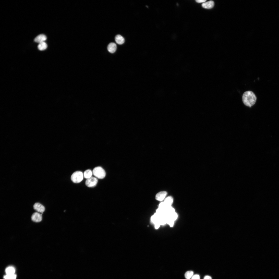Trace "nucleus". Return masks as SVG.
Instances as JSON below:
<instances>
[{
	"instance_id": "nucleus-13",
	"label": "nucleus",
	"mask_w": 279,
	"mask_h": 279,
	"mask_svg": "<svg viewBox=\"0 0 279 279\" xmlns=\"http://www.w3.org/2000/svg\"><path fill=\"white\" fill-rule=\"evenodd\" d=\"M160 217L156 213H155L151 217V222L154 224L159 222Z\"/></svg>"
},
{
	"instance_id": "nucleus-14",
	"label": "nucleus",
	"mask_w": 279,
	"mask_h": 279,
	"mask_svg": "<svg viewBox=\"0 0 279 279\" xmlns=\"http://www.w3.org/2000/svg\"><path fill=\"white\" fill-rule=\"evenodd\" d=\"M15 270L14 268L10 266L7 268L6 269L5 272L6 274L11 275L15 274Z\"/></svg>"
},
{
	"instance_id": "nucleus-15",
	"label": "nucleus",
	"mask_w": 279,
	"mask_h": 279,
	"mask_svg": "<svg viewBox=\"0 0 279 279\" xmlns=\"http://www.w3.org/2000/svg\"><path fill=\"white\" fill-rule=\"evenodd\" d=\"M92 171L90 169H88L84 172L83 176L85 178L88 179L92 177Z\"/></svg>"
},
{
	"instance_id": "nucleus-10",
	"label": "nucleus",
	"mask_w": 279,
	"mask_h": 279,
	"mask_svg": "<svg viewBox=\"0 0 279 279\" xmlns=\"http://www.w3.org/2000/svg\"><path fill=\"white\" fill-rule=\"evenodd\" d=\"M214 4L213 1H210L203 3L202 6L203 8L209 9L212 8L214 6Z\"/></svg>"
},
{
	"instance_id": "nucleus-26",
	"label": "nucleus",
	"mask_w": 279,
	"mask_h": 279,
	"mask_svg": "<svg viewBox=\"0 0 279 279\" xmlns=\"http://www.w3.org/2000/svg\"><path fill=\"white\" fill-rule=\"evenodd\" d=\"M203 279H212V278L210 276L207 275L204 277Z\"/></svg>"
},
{
	"instance_id": "nucleus-11",
	"label": "nucleus",
	"mask_w": 279,
	"mask_h": 279,
	"mask_svg": "<svg viewBox=\"0 0 279 279\" xmlns=\"http://www.w3.org/2000/svg\"><path fill=\"white\" fill-rule=\"evenodd\" d=\"M115 40L117 43L119 45H122L125 42L124 38L120 35H117L116 36L115 38Z\"/></svg>"
},
{
	"instance_id": "nucleus-24",
	"label": "nucleus",
	"mask_w": 279,
	"mask_h": 279,
	"mask_svg": "<svg viewBox=\"0 0 279 279\" xmlns=\"http://www.w3.org/2000/svg\"><path fill=\"white\" fill-rule=\"evenodd\" d=\"M191 279H200V276L199 275L196 274L193 276Z\"/></svg>"
},
{
	"instance_id": "nucleus-18",
	"label": "nucleus",
	"mask_w": 279,
	"mask_h": 279,
	"mask_svg": "<svg viewBox=\"0 0 279 279\" xmlns=\"http://www.w3.org/2000/svg\"><path fill=\"white\" fill-rule=\"evenodd\" d=\"M194 272L192 271H189L185 273V276L187 279H190L193 276Z\"/></svg>"
},
{
	"instance_id": "nucleus-5",
	"label": "nucleus",
	"mask_w": 279,
	"mask_h": 279,
	"mask_svg": "<svg viewBox=\"0 0 279 279\" xmlns=\"http://www.w3.org/2000/svg\"><path fill=\"white\" fill-rule=\"evenodd\" d=\"M32 221L36 223L41 222L42 220V214L37 212L34 213L31 217Z\"/></svg>"
},
{
	"instance_id": "nucleus-8",
	"label": "nucleus",
	"mask_w": 279,
	"mask_h": 279,
	"mask_svg": "<svg viewBox=\"0 0 279 279\" xmlns=\"http://www.w3.org/2000/svg\"><path fill=\"white\" fill-rule=\"evenodd\" d=\"M47 39L46 36L44 34H40L37 36L34 39V41L39 44L44 42Z\"/></svg>"
},
{
	"instance_id": "nucleus-7",
	"label": "nucleus",
	"mask_w": 279,
	"mask_h": 279,
	"mask_svg": "<svg viewBox=\"0 0 279 279\" xmlns=\"http://www.w3.org/2000/svg\"><path fill=\"white\" fill-rule=\"evenodd\" d=\"M167 194L166 191H161L158 193L156 196V199L158 201H162L165 198Z\"/></svg>"
},
{
	"instance_id": "nucleus-17",
	"label": "nucleus",
	"mask_w": 279,
	"mask_h": 279,
	"mask_svg": "<svg viewBox=\"0 0 279 279\" xmlns=\"http://www.w3.org/2000/svg\"><path fill=\"white\" fill-rule=\"evenodd\" d=\"M165 211L167 215H169L175 212V209L171 206L166 207L165 209Z\"/></svg>"
},
{
	"instance_id": "nucleus-2",
	"label": "nucleus",
	"mask_w": 279,
	"mask_h": 279,
	"mask_svg": "<svg viewBox=\"0 0 279 279\" xmlns=\"http://www.w3.org/2000/svg\"><path fill=\"white\" fill-rule=\"evenodd\" d=\"M93 173L97 178L101 179L104 178L106 176L105 170L100 166L95 167L93 169Z\"/></svg>"
},
{
	"instance_id": "nucleus-23",
	"label": "nucleus",
	"mask_w": 279,
	"mask_h": 279,
	"mask_svg": "<svg viewBox=\"0 0 279 279\" xmlns=\"http://www.w3.org/2000/svg\"><path fill=\"white\" fill-rule=\"evenodd\" d=\"M154 225H155V228L156 229H158L161 225L160 221L156 223Z\"/></svg>"
},
{
	"instance_id": "nucleus-19",
	"label": "nucleus",
	"mask_w": 279,
	"mask_h": 279,
	"mask_svg": "<svg viewBox=\"0 0 279 279\" xmlns=\"http://www.w3.org/2000/svg\"><path fill=\"white\" fill-rule=\"evenodd\" d=\"M174 221L167 215V224L171 227H173L174 226Z\"/></svg>"
},
{
	"instance_id": "nucleus-9",
	"label": "nucleus",
	"mask_w": 279,
	"mask_h": 279,
	"mask_svg": "<svg viewBox=\"0 0 279 279\" xmlns=\"http://www.w3.org/2000/svg\"><path fill=\"white\" fill-rule=\"evenodd\" d=\"M117 48L116 45L113 42L110 43L107 47L108 51L111 53H114L116 51Z\"/></svg>"
},
{
	"instance_id": "nucleus-4",
	"label": "nucleus",
	"mask_w": 279,
	"mask_h": 279,
	"mask_svg": "<svg viewBox=\"0 0 279 279\" xmlns=\"http://www.w3.org/2000/svg\"><path fill=\"white\" fill-rule=\"evenodd\" d=\"M98 182V180L96 178L91 177L87 179L86 181L85 184L89 187H92L95 186Z\"/></svg>"
},
{
	"instance_id": "nucleus-6",
	"label": "nucleus",
	"mask_w": 279,
	"mask_h": 279,
	"mask_svg": "<svg viewBox=\"0 0 279 279\" xmlns=\"http://www.w3.org/2000/svg\"><path fill=\"white\" fill-rule=\"evenodd\" d=\"M34 209L37 212L42 213L45 210V207L40 203H35L33 205Z\"/></svg>"
},
{
	"instance_id": "nucleus-3",
	"label": "nucleus",
	"mask_w": 279,
	"mask_h": 279,
	"mask_svg": "<svg viewBox=\"0 0 279 279\" xmlns=\"http://www.w3.org/2000/svg\"><path fill=\"white\" fill-rule=\"evenodd\" d=\"M83 175L81 171H77L72 175L71 179L74 183H78L81 182L83 179Z\"/></svg>"
},
{
	"instance_id": "nucleus-22",
	"label": "nucleus",
	"mask_w": 279,
	"mask_h": 279,
	"mask_svg": "<svg viewBox=\"0 0 279 279\" xmlns=\"http://www.w3.org/2000/svg\"><path fill=\"white\" fill-rule=\"evenodd\" d=\"M159 207L165 209L167 207L164 202H162L159 204Z\"/></svg>"
},
{
	"instance_id": "nucleus-21",
	"label": "nucleus",
	"mask_w": 279,
	"mask_h": 279,
	"mask_svg": "<svg viewBox=\"0 0 279 279\" xmlns=\"http://www.w3.org/2000/svg\"><path fill=\"white\" fill-rule=\"evenodd\" d=\"M16 275L15 274L11 275L6 274L5 275L4 278L5 279H16Z\"/></svg>"
},
{
	"instance_id": "nucleus-25",
	"label": "nucleus",
	"mask_w": 279,
	"mask_h": 279,
	"mask_svg": "<svg viewBox=\"0 0 279 279\" xmlns=\"http://www.w3.org/2000/svg\"><path fill=\"white\" fill-rule=\"evenodd\" d=\"M196 2L198 3H204L206 1V0H196Z\"/></svg>"
},
{
	"instance_id": "nucleus-16",
	"label": "nucleus",
	"mask_w": 279,
	"mask_h": 279,
	"mask_svg": "<svg viewBox=\"0 0 279 279\" xmlns=\"http://www.w3.org/2000/svg\"><path fill=\"white\" fill-rule=\"evenodd\" d=\"M38 47L39 50L42 51L46 49L47 47V45L45 42H43L39 44Z\"/></svg>"
},
{
	"instance_id": "nucleus-20",
	"label": "nucleus",
	"mask_w": 279,
	"mask_h": 279,
	"mask_svg": "<svg viewBox=\"0 0 279 279\" xmlns=\"http://www.w3.org/2000/svg\"><path fill=\"white\" fill-rule=\"evenodd\" d=\"M167 215L175 221L177 219L178 217V214L175 212L169 214V215Z\"/></svg>"
},
{
	"instance_id": "nucleus-12",
	"label": "nucleus",
	"mask_w": 279,
	"mask_h": 279,
	"mask_svg": "<svg viewBox=\"0 0 279 279\" xmlns=\"http://www.w3.org/2000/svg\"><path fill=\"white\" fill-rule=\"evenodd\" d=\"M173 202V198L170 196L166 198L164 202V203L167 207H168L171 206Z\"/></svg>"
},
{
	"instance_id": "nucleus-1",
	"label": "nucleus",
	"mask_w": 279,
	"mask_h": 279,
	"mask_svg": "<svg viewBox=\"0 0 279 279\" xmlns=\"http://www.w3.org/2000/svg\"><path fill=\"white\" fill-rule=\"evenodd\" d=\"M256 100L255 95L251 91H246L243 95L242 100L244 104L250 108L255 104Z\"/></svg>"
}]
</instances>
